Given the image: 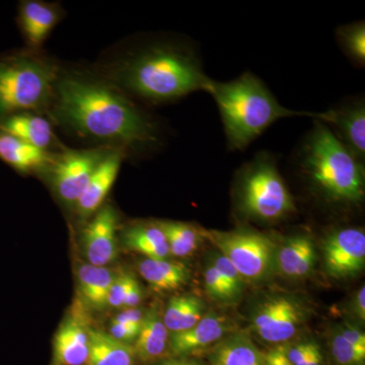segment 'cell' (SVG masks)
Wrapping results in <instances>:
<instances>
[{
	"mask_svg": "<svg viewBox=\"0 0 365 365\" xmlns=\"http://www.w3.org/2000/svg\"><path fill=\"white\" fill-rule=\"evenodd\" d=\"M134 276L126 272L118 273L117 277L113 281L107 297V307L111 309H123L127 292L130 287Z\"/></svg>",
	"mask_w": 365,
	"mask_h": 365,
	"instance_id": "1f68e13d",
	"label": "cell"
},
{
	"mask_svg": "<svg viewBox=\"0 0 365 365\" xmlns=\"http://www.w3.org/2000/svg\"><path fill=\"white\" fill-rule=\"evenodd\" d=\"M91 328L86 304L78 295L55 334L50 365H86Z\"/></svg>",
	"mask_w": 365,
	"mask_h": 365,
	"instance_id": "30bf717a",
	"label": "cell"
},
{
	"mask_svg": "<svg viewBox=\"0 0 365 365\" xmlns=\"http://www.w3.org/2000/svg\"><path fill=\"white\" fill-rule=\"evenodd\" d=\"M202 235L235 266L245 281L263 279L272 267L275 245L260 232L202 230Z\"/></svg>",
	"mask_w": 365,
	"mask_h": 365,
	"instance_id": "52a82bcc",
	"label": "cell"
},
{
	"mask_svg": "<svg viewBox=\"0 0 365 365\" xmlns=\"http://www.w3.org/2000/svg\"><path fill=\"white\" fill-rule=\"evenodd\" d=\"M95 71L132 100L150 105L167 104L195 91H206L211 81L190 46L167 39L128 48Z\"/></svg>",
	"mask_w": 365,
	"mask_h": 365,
	"instance_id": "7a4b0ae2",
	"label": "cell"
},
{
	"mask_svg": "<svg viewBox=\"0 0 365 365\" xmlns=\"http://www.w3.org/2000/svg\"><path fill=\"white\" fill-rule=\"evenodd\" d=\"M204 287L206 292L211 299L220 302H232L235 299L232 292L228 290L220 274L212 265L209 264L204 270Z\"/></svg>",
	"mask_w": 365,
	"mask_h": 365,
	"instance_id": "4dcf8cb0",
	"label": "cell"
},
{
	"mask_svg": "<svg viewBox=\"0 0 365 365\" xmlns=\"http://www.w3.org/2000/svg\"><path fill=\"white\" fill-rule=\"evenodd\" d=\"M55 153H46L0 130V160L21 175L43 174Z\"/></svg>",
	"mask_w": 365,
	"mask_h": 365,
	"instance_id": "d6986e66",
	"label": "cell"
},
{
	"mask_svg": "<svg viewBox=\"0 0 365 365\" xmlns=\"http://www.w3.org/2000/svg\"><path fill=\"white\" fill-rule=\"evenodd\" d=\"M326 273L334 279L355 277L365 265L364 230L340 228L327 235L323 245Z\"/></svg>",
	"mask_w": 365,
	"mask_h": 365,
	"instance_id": "8fae6325",
	"label": "cell"
},
{
	"mask_svg": "<svg viewBox=\"0 0 365 365\" xmlns=\"http://www.w3.org/2000/svg\"><path fill=\"white\" fill-rule=\"evenodd\" d=\"M144 314L143 309H124L121 313L114 317L112 322L114 323L123 324V325L139 326L143 324Z\"/></svg>",
	"mask_w": 365,
	"mask_h": 365,
	"instance_id": "d590c367",
	"label": "cell"
},
{
	"mask_svg": "<svg viewBox=\"0 0 365 365\" xmlns=\"http://www.w3.org/2000/svg\"><path fill=\"white\" fill-rule=\"evenodd\" d=\"M211 263L215 266L216 271L220 274L223 282L227 285L228 290L234 295L235 299H239L242 292H244L245 285H246V281L242 277L239 271L220 253L215 254L213 256Z\"/></svg>",
	"mask_w": 365,
	"mask_h": 365,
	"instance_id": "f546056e",
	"label": "cell"
},
{
	"mask_svg": "<svg viewBox=\"0 0 365 365\" xmlns=\"http://www.w3.org/2000/svg\"><path fill=\"white\" fill-rule=\"evenodd\" d=\"M118 273L111 268L98 267L88 263L79 266L76 272L79 297L86 307L97 311L107 309L108 292Z\"/></svg>",
	"mask_w": 365,
	"mask_h": 365,
	"instance_id": "603a6c76",
	"label": "cell"
},
{
	"mask_svg": "<svg viewBox=\"0 0 365 365\" xmlns=\"http://www.w3.org/2000/svg\"><path fill=\"white\" fill-rule=\"evenodd\" d=\"M317 250L313 239L306 234L287 237L276 250L274 263L283 276L292 279L306 278L313 272Z\"/></svg>",
	"mask_w": 365,
	"mask_h": 365,
	"instance_id": "ac0fdd59",
	"label": "cell"
},
{
	"mask_svg": "<svg viewBox=\"0 0 365 365\" xmlns=\"http://www.w3.org/2000/svg\"><path fill=\"white\" fill-rule=\"evenodd\" d=\"M337 39L345 54L359 66L365 63V26L364 21H356L340 26L337 30Z\"/></svg>",
	"mask_w": 365,
	"mask_h": 365,
	"instance_id": "83f0119b",
	"label": "cell"
},
{
	"mask_svg": "<svg viewBox=\"0 0 365 365\" xmlns=\"http://www.w3.org/2000/svg\"><path fill=\"white\" fill-rule=\"evenodd\" d=\"M140 328L141 325H123V324L111 322V326L107 333L119 342L133 345L140 332Z\"/></svg>",
	"mask_w": 365,
	"mask_h": 365,
	"instance_id": "d6a6232c",
	"label": "cell"
},
{
	"mask_svg": "<svg viewBox=\"0 0 365 365\" xmlns=\"http://www.w3.org/2000/svg\"><path fill=\"white\" fill-rule=\"evenodd\" d=\"M66 16L58 2L25 0L19 6L18 23L26 49L42 51L50 34Z\"/></svg>",
	"mask_w": 365,
	"mask_h": 365,
	"instance_id": "9a60e30c",
	"label": "cell"
},
{
	"mask_svg": "<svg viewBox=\"0 0 365 365\" xmlns=\"http://www.w3.org/2000/svg\"><path fill=\"white\" fill-rule=\"evenodd\" d=\"M170 332L163 321V314L158 307L145 311L140 332L133 349L136 359L143 362H155L165 359L169 350Z\"/></svg>",
	"mask_w": 365,
	"mask_h": 365,
	"instance_id": "ffe728a7",
	"label": "cell"
},
{
	"mask_svg": "<svg viewBox=\"0 0 365 365\" xmlns=\"http://www.w3.org/2000/svg\"><path fill=\"white\" fill-rule=\"evenodd\" d=\"M205 304L197 295H177L168 302L163 321L170 334L185 332L205 316Z\"/></svg>",
	"mask_w": 365,
	"mask_h": 365,
	"instance_id": "484cf974",
	"label": "cell"
},
{
	"mask_svg": "<svg viewBox=\"0 0 365 365\" xmlns=\"http://www.w3.org/2000/svg\"><path fill=\"white\" fill-rule=\"evenodd\" d=\"M113 148H91L74 150L64 148L56 153L43 177L47 180L59 202L73 208L85 191L98 165Z\"/></svg>",
	"mask_w": 365,
	"mask_h": 365,
	"instance_id": "ba28073f",
	"label": "cell"
},
{
	"mask_svg": "<svg viewBox=\"0 0 365 365\" xmlns=\"http://www.w3.org/2000/svg\"><path fill=\"white\" fill-rule=\"evenodd\" d=\"M299 160L302 174L329 202L357 204L364 200V163L319 120L314 119Z\"/></svg>",
	"mask_w": 365,
	"mask_h": 365,
	"instance_id": "277c9868",
	"label": "cell"
},
{
	"mask_svg": "<svg viewBox=\"0 0 365 365\" xmlns=\"http://www.w3.org/2000/svg\"><path fill=\"white\" fill-rule=\"evenodd\" d=\"M138 271L153 289L170 292L185 287L191 279V270L181 262L169 259H143Z\"/></svg>",
	"mask_w": 365,
	"mask_h": 365,
	"instance_id": "44dd1931",
	"label": "cell"
},
{
	"mask_svg": "<svg viewBox=\"0 0 365 365\" xmlns=\"http://www.w3.org/2000/svg\"><path fill=\"white\" fill-rule=\"evenodd\" d=\"M352 314L359 321H365V287L359 288V292L355 295L353 299L352 304Z\"/></svg>",
	"mask_w": 365,
	"mask_h": 365,
	"instance_id": "f35d334b",
	"label": "cell"
},
{
	"mask_svg": "<svg viewBox=\"0 0 365 365\" xmlns=\"http://www.w3.org/2000/svg\"><path fill=\"white\" fill-rule=\"evenodd\" d=\"M153 365H200L196 360L188 359L187 356L182 357H165L153 362Z\"/></svg>",
	"mask_w": 365,
	"mask_h": 365,
	"instance_id": "ab89813d",
	"label": "cell"
},
{
	"mask_svg": "<svg viewBox=\"0 0 365 365\" xmlns=\"http://www.w3.org/2000/svg\"><path fill=\"white\" fill-rule=\"evenodd\" d=\"M0 130L46 153H56L66 148L57 138L51 120L40 113L23 112L4 118Z\"/></svg>",
	"mask_w": 365,
	"mask_h": 365,
	"instance_id": "e0dca14e",
	"label": "cell"
},
{
	"mask_svg": "<svg viewBox=\"0 0 365 365\" xmlns=\"http://www.w3.org/2000/svg\"><path fill=\"white\" fill-rule=\"evenodd\" d=\"M46 116L95 148L128 157L160 143L157 121L95 69L60 66Z\"/></svg>",
	"mask_w": 365,
	"mask_h": 365,
	"instance_id": "6da1fadb",
	"label": "cell"
},
{
	"mask_svg": "<svg viewBox=\"0 0 365 365\" xmlns=\"http://www.w3.org/2000/svg\"><path fill=\"white\" fill-rule=\"evenodd\" d=\"M59 69L43 50L26 48L0 59V121L18 113L47 114Z\"/></svg>",
	"mask_w": 365,
	"mask_h": 365,
	"instance_id": "5b68a950",
	"label": "cell"
},
{
	"mask_svg": "<svg viewBox=\"0 0 365 365\" xmlns=\"http://www.w3.org/2000/svg\"><path fill=\"white\" fill-rule=\"evenodd\" d=\"M325 123L346 150L364 163L365 160V106L364 100L345 103L335 109L319 113Z\"/></svg>",
	"mask_w": 365,
	"mask_h": 365,
	"instance_id": "4fadbf2b",
	"label": "cell"
},
{
	"mask_svg": "<svg viewBox=\"0 0 365 365\" xmlns=\"http://www.w3.org/2000/svg\"><path fill=\"white\" fill-rule=\"evenodd\" d=\"M143 299V289L140 283L134 277L132 281L128 292H127L126 299H125L123 309H135L140 304Z\"/></svg>",
	"mask_w": 365,
	"mask_h": 365,
	"instance_id": "74e56055",
	"label": "cell"
},
{
	"mask_svg": "<svg viewBox=\"0 0 365 365\" xmlns=\"http://www.w3.org/2000/svg\"><path fill=\"white\" fill-rule=\"evenodd\" d=\"M264 365H292L287 355V345H275L263 353Z\"/></svg>",
	"mask_w": 365,
	"mask_h": 365,
	"instance_id": "8d00e7d4",
	"label": "cell"
},
{
	"mask_svg": "<svg viewBox=\"0 0 365 365\" xmlns=\"http://www.w3.org/2000/svg\"><path fill=\"white\" fill-rule=\"evenodd\" d=\"M307 318L306 309L299 300L288 295H275L257 307L252 328L265 342L285 344L299 333Z\"/></svg>",
	"mask_w": 365,
	"mask_h": 365,
	"instance_id": "9c48e42d",
	"label": "cell"
},
{
	"mask_svg": "<svg viewBox=\"0 0 365 365\" xmlns=\"http://www.w3.org/2000/svg\"><path fill=\"white\" fill-rule=\"evenodd\" d=\"M126 158L128 155L124 150L113 148L98 165L90 182L73 207L74 212L81 222H88L105 205L113 185L116 182L122 162Z\"/></svg>",
	"mask_w": 365,
	"mask_h": 365,
	"instance_id": "2e32d148",
	"label": "cell"
},
{
	"mask_svg": "<svg viewBox=\"0 0 365 365\" xmlns=\"http://www.w3.org/2000/svg\"><path fill=\"white\" fill-rule=\"evenodd\" d=\"M324 356L319 345L312 352V354L302 364L299 365H322L323 364Z\"/></svg>",
	"mask_w": 365,
	"mask_h": 365,
	"instance_id": "60d3db41",
	"label": "cell"
},
{
	"mask_svg": "<svg viewBox=\"0 0 365 365\" xmlns=\"http://www.w3.org/2000/svg\"><path fill=\"white\" fill-rule=\"evenodd\" d=\"M206 91L217 105L228 148L232 150H245L282 118L319 117V113L297 112L283 107L265 83L248 71L225 83L211 79Z\"/></svg>",
	"mask_w": 365,
	"mask_h": 365,
	"instance_id": "3957f363",
	"label": "cell"
},
{
	"mask_svg": "<svg viewBox=\"0 0 365 365\" xmlns=\"http://www.w3.org/2000/svg\"><path fill=\"white\" fill-rule=\"evenodd\" d=\"M235 323L225 314H206L195 326L185 332L170 334V356H188L216 344L235 331Z\"/></svg>",
	"mask_w": 365,
	"mask_h": 365,
	"instance_id": "5bb4252c",
	"label": "cell"
},
{
	"mask_svg": "<svg viewBox=\"0 0 365 365\" xmlns=\"http://www.w3.org/2000/svg\"><path fill=\"white\" fill-rule=\"evenodd\" d=\"M120 217L112 204L105 203L85 223L81 232V248L88 264L108 267L118 257Z\"/></svg>",
	"mask_w": 365,
	"mask_h": 365,
	"instance_id": "7c38bea8",
	"label": "cell"
},
{
	"mask_svg": "<svg viewBox=\"0 0 365 365\" xmlns=\"http://www.w3.org/2000/svg\"><path fill=\"white\" fill-rule=\"evenodd\" d=\"M122 242L127 249L146 259H169L167 239L157 222L135 223L123 230Z\"/></svg>",
	"mask_w": 365,
	"mask_h": 365,
	"instance_id": "cb8c5ba5",
	"label": "cell"
},
{
	"mask_svg": "<svg viewBox=\"0 0 365 365\" xmlns=\"http://www.w3.org/2000/svg\"><path fill=\"white\" fill-rule=\"evenodd\" d=\"M237 199L245 215L261 222H276L295 210L294 198L269 153H258L240 170Z\"/></svg>",
	"mask_w": 365,
	"mask_h": 365,
	"instance_id": "8992f818",
	"label": "cell"
},
{
	"mask_svg": "<svg viewBox=\"0 0 365 365\" xmlns=\"http://www.w3.org/2000/svg\"><path fill=\"white\" fill-rule=\"evenodd\" d=\"M331 352L338 365H364L365 350L353 346L338 331L331 339Z\"/></svg>",
	"mask_w": 365,
	"mask_h": 365,
	"instance_id": "f1b7e54d",
	"label": "cell"
},
{
	"mask_svg": "<svg viewBox=\"0 0 365 365\" xmlns=\"http://www.w3.org/2000/svg\"><path fill=\"white\" fill-rule=\"evenodd\" d=\"M133 346L115 340L107 332L91 328L90 353L86 365H136Z\"/></svg>",
	"mask_w": 365,
	"mask_h": 365,
	"instance_id": "d4e9b609",
	"label": "cell"
},
{
	"mask_svg": "<svg viewBox=\"0 0 365 365\" xmlns=\"http://www.w3.org/2000/svg\"><path fill=\"white\" fill-rule=\"evenodd\" d=\"M318 346V343L314 341H304L292 346H287V355L290 364H302Z\"/></svg>",
	"mask_w": 365,
	"mask_h": 365,
	"instance_id": "836d02e7",
	"label": "cell"
},
{
	"mask_svg": "<svg viewBox=\"0 0 365 365\" xmlns=\"http://www.w3.org/2000/svg\"><path fill=\"white\" fill-rule=\"evenodd\" d=\"M165 235L170 253L178 258H184L195 253L202 242V230L191 223L160 220L155 222Z\"/></svg>",
	"mask_w": 365,
	"mask_h": 365,
	"instance_id": "4316f807",
	"label": "cell"
},
{
	"mask_svg": "<svg viewBox=\"0 0 365 365\" xmlns=\"http://www.w3.org/2000/svg\"><path fill=\"white\" fill-rule=\"evenodd\" d=\"M208 360L210 365H264L263 353L242 333L230 334L216 343Z\"/></svg>",
	"mask_w": 365,
	"mask_h": 365,
	"instance_id": "7402d4cb",
	"label": "cell"
},
{
	"mask_svg": "<svg viewBox=\"0 0 365 365\" xmlns=\"http://www.w3.org/2000/svg\"><path fill=\"white\" fill-rule=\"evenodd\" d=\"M337 331L353 346L359 349L365 350V334L359 327L351 324H343Z\"/></svg>",
	"mask_w": 365,
	"mask_h": 365,
	"instance_id": "e575fe53",
	"label": "cell"
}]
</instances>
